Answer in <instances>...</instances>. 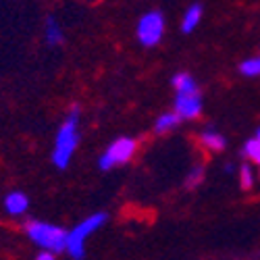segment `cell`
<instances>
[{
	"label": "cell",
	"mask_w": 260,
	"mask_h": 260,
	"mask_svg": "<svg viewBox=\"0 0 260 260\" xmlns=\"http://www.w3.org/2000/svg\"><path fill=\"white\" fill-rule=\"evenodd\" d=\"M79 117H81L79 106H73L56 132L50 158H52V165L60 171L71 165V160L75 156V150L79 146Z\"/></svg>",
	"instance_id": "1"
},
{
	"label": "cell",
	"mask_w": 260,
	"mask_h": 260,
	"mask_svg": "<svg viewBox=\"0 0 260 260\" xmlns=\"http://www.w3.org/2000/svg\"><path fill=\"white\" fill-rule=\"evenodd\" d=\"M25 233L42 250H50L54 254L67 252V229H62L60 225L31 219L25 223Z\"/></svg>",
	"instance_id": "2"
},
{
	"label": "cell",
	"mask_w": 260,
	"mask_h": 260,
	"mask_svg": "<svg viewBox=\"0 0 260 260\" xmlns=\"http://www.w3.org/2000/svg\"><path fill=\"white\" fill-rule=\"evenodd\" d=\"M108 221L106 212H94L85 216L81 223H77L71 231H67V254L71 258H83L85 256V242Z\"/></svg>",
	"instance_id": "3"
},
{
	"label": "cell",
	"mask_w": 260,
	"mask_h": 260,
	"mask_svg": "<svg viewBox=\"0 0 260 260\" xmlns=\"http://www.w3.org/2000/svg\"><path fill=\"white\" fill-rule=\"evenodd\" d=\"M136 150H138V142L134 138H127V136L117 138L115 142L108 144V148L100 154V158H98L100 171H111L115 167H121V165L129 162L134 158Z\"/></svg>",
	"instance_id": "4"
},
{
	"label": "cell",
	"mask_w": 260,
	"mask_h": 260,
	"mask_svg": "<svg viewBox=\"0 0 260 260\" xmlns=\"http://www.w3.org/2000/svg\"><path fill=\"white\" fill-rule=\"evenodd\" d=\"M165 36V17L160 11H148L136 25V38L144 48H154Z\"/></svg>",
	"instance_id": "5"
},
{
	"label": "cell",
	"mask_w": 260,
	"mask_h": 260,
	"mask_svg": "<svg viewBox=\"0 0 260 260\" xmlns=\"http://www.w3.org/2000/svg\"><path fill=\"white\" fill-rule=\"evenodd\" d=\"M204 108V102H202V94L200 90H193V92H177L175 96V111L181 121H193L198 119L200 113Z\"/></svg>",
	"instance_id": "6"
},
{
	"label": "cell",
	"mask_w": 260,
	"mask_h": 260,
	"mask_svg": "<svg viewBox=\"0 0 260 260\" xmlns=\"http://www.w3.org/2000/svg\"><path fill=\"white\" fill-rule=\"evenodd\" d=\"M5 210L11 216H23L29 210V198L23 191H11L5 196Z\"/></svg>",
	"instance_id": "7"
},
{
	"label": "cell",
	"mask_w": 260,
	"mask_h": 260,
	"mask_svg": "<svg viewBox=\"0 0 260 260\" xmlns=\"http://www.w3.org/2000/svg\"><path fill=\"white\" fill-rule=\"evenodd\" d=\"M202 15H204V7L202 5H198V3L189 5L185 9V13H183V19H181V31L183 34H191L193 29L200 25Z\"/></svg>",
	"instance_id": "8"
},
{
	"label": "cell",
	"mask_w": 260,
	"mask_h": 260,
	"mask_svg": "<svg viewBox=\"0 0 260 260\" xmlns=\"http://www.w3.org/2000/svg\"><path fill=\"white\" fill-rule=\"evenodd\" d=\"M200 142H202L204 148L212 150V152H221V150H225V146H227L225 136L219 134V132H216V129H212V127L204 129V132L200 134Z\"/></svg>",
	"instance_id": "9"
},
{
	"label": "cell",
	"mask_w": 260,
	"mask_h": 260,
	"mask_svg": "<svg viewBox=\"0 0 260 260\" xmlns=\"http://www.w3.org/2000/svg\"><path fill=\"white\" fill-rule=\"evenodd\" d=\"M44 34H46V44H48V46H60L62 42H64L62 27H60V23H58V21H56L52 15H48V17H46Z\"/></svg>",
	"instance_id": "10"
},
{
	"label": "cell",
	"mask_w": 260,
	"mask_h": 260,
	"mask_svg": "<svg viewBox=\"0 0 260 260\" xmlns=\"http://www.w3.org/2000/svg\"><path fill=\"white\" fill-rule=\"evenodd\" d=\"M179 123H181V117H179L175 111L162 113V115H158L156 121H154V132H156V134H169V132H173V129H175Z\"/></svg>",
	"instance_id": "11"
},
{
	"label": "cell",
	"mask_w": 260,
	"mask_h": 260,
	"mask_svg": "<svg viewBox=\"0 0 260 260\" xmlns=\"http://www.w3.org/2000/svg\"><path fill=\"white\" fill-rule=\"evenodd\" d=\"M171 83H173V88H175V92H193V90H198L196 79H193L189 73H185V71L173 75Z\"/></svg>",
	"instance_id": "12"
},
{
	"label": "cell",
	"mask_w": 260,
	"mask_h": 260,
	"mask_svg": "<svg viewBox=\"0 0 260 260\" xmlns=\"http://www.w3.org/2000/svg\"><path fill=\"white\" fill-rule=\"evenodd\" d=\"M240 73L244 77H260V56H250V58L242 60Z\"/></svg>",
	"instance_id": "13"
},
{
	"label": "cell",
	"mask_w": 260,
	"mask_h": 260,
	"mask_svg": "<svg viewBox=\"0 0 260 260\" xmlns=\"http://www.w3.org/2000/svg\"><path fill=\"white\" fill-rule=\"evenodd\" d=\"M244 156L260 169V140H258V138L248 140V142L244 144Z\"/></svg>",
	"instance_id": "14"
},
{
	"label": "cell",
	"mask_w": 260,
	"mask_h": 260,
	"mask_svg": "<svg viewBox=\"0 0 260 260\" xmlns=\"http://www.w3.org/2000/svg\"><path fill=\"white\" fill-rule=\"evenodd\" d=\"M202 181H204V167L202 165H193L187 171V175H185V185L187 187H198Z\"/></svg>",
	"instance_id": "15"
},
{
	"label": "cell",
	"mask_w": 260,
	"mask_h": 260,
	"mask_svg": "<svg viewBox=\"0 0 260 260\" xmlns=\"http://www.w3.org/2000/svg\"><path fill=\"white\" fill-rule=\"evenodd\" d=\"M240 183L244 189H250L254 185V167H250V162H244L240 167Z\"/></svg>",
	"instance_id": "16"
},
{
	"label": "cell",
	"mask_w": 260,
	"mask_h": 260,
	"mask_svg": "<svg viewBox=\"0 0 260 260\" xmlns=\"http://www.w3.org/2000/svg\"><path fill=\"white\" fill-rule=\"evenodd\" d=\"M54 256H56L54 252H50V250H44V252H38V256H36V258H38V260H52Z\"/></svg>",
	"instance_id": "17"
},
{
	"label": "cell",
	"mask_w": 260,
	"mask_h": 260,
	"mask_svg": "<svg viewBox=\"0 0 260 260\" xmlns=\"http://www.w3.org/2000/svg\"><path fill=\"white\" fill-rule=\"evenodd\" d=\"M233 171H235V167H233L231 162H227V165H225V173H233Z\"/></svg>",
	"instance_id": "18"
},
{
	"label": "cell",
	"mask_w": 260,
	"mask_h": 260,
	"mask_svg": "<svg viewBox=\"0 0 260 260\" xmlns=\"http://www.w3.org/2000/svg\"><path fill=\"white\" fill-rule=\"evenodd\" d=\"M256 138H258V140H260V129H258V132H256Z\"/></svg>",
	"instance_id": "19"
}]
</instances>
